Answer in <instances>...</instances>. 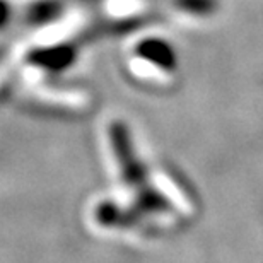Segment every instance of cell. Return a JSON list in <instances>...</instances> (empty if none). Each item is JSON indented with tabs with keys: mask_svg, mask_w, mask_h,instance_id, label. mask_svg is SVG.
Segmentation results:
<instances>
[{
	"mask_svg": "<svg viewBox=\"0 0 263 263\" xmlns=\"http://www.w3.org/2000/svg\"><path fill=\"white\" fill-rule=\"evenodd\" d=\"M178 7L197 15H210L217 10V0H176Z\"/></svg>",
	"mask_w": 263,
	"mask_h": 263,
	"instance_id": "obj_1",
	"label": "cell"
}]
</instances>
